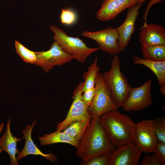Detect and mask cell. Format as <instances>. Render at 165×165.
I'll use <instances>...</instances> for the list:
<instances>
[{"instance_id":"6da1fadb","label":"cell","mask_w":165,"mask_h":165,"mask_svg":"<svg viewBox=\"0 0 165 165\" xmlns=\"http://www.w3.org/2000/svg\"><path fill=\"white\" fill-rule=\"evenodd\" d=\"M100 117L93 116L77 148L76 155L82 160L97 156L109 155L116 148L101 125Z\"/></svg>"},{"instance_id":"7a4b0ae2","label":"cell","mask_w":165,"mask_h":165,"mask_svg":"<svg viewBox=\"0 0 165 165\" xmlns=\"http://www.w3.org/2000/svg\"><path fill=\"white\" fill-rule=\"evenodd\" d=\"M99 122L111 142L116 147L133 141L136 123L118 109L102 114L99 117Z\"/></svg>"},{"instance_id":"3957f363","label":"cell","mask_w":165,"mask_h":165,"mask_svg":"<svg viewBox=\"0 0 165 165\" xmlns=\"http://www.w3.org/2000/svg\"><path fill=\"white\" fill-rule=\"evenodd\" d=\"M102 75L114 103L118 108L122 107L131 87L121 71L120 59L117 55H115L111 61L110 69L102 74Z\"/></svg>"},{"instance_id":"277c9868","label":"cell","mask_w":165,"mask_h":165,"mask_svg":"<svg viewBox=\"0 0 165 165\" xmlns=\"http://www.w3.org/2000/svg\"><path fill=\"white\" fill-rule=\"evenodd\" d=\"M50 29L54 34L55 41L66 54L80 63H84L87 57L99 48H90L79 38L69 36L61 29L51 25Z\"/></svg>"},{"instance_id":"5b68a950","label":"cell","mask_w":165,"mask_h":165,"mask_svg":"<svg viewBox=\"0 0 165 165\" xmlns=\"http://www.w3.org/2000/svg\"><path fill=\"white\" fill-rule=\"evenodd\" d=\"M94 86V96L88 108L92 117H100L109 111L118 109L112 100L108 87L104 80L102 73L100 72L97 75Z\"/></svg>"},{"instance_id":"8992f818","label":"cell","mask_w":165,"mask_h":165,"mask_svg":"<svg viewBox=\"0 0 165 165\" xmlns=\"http://www.w3.org/2000/svg\"><path fill=\"white\" fill-rule=\"evenodd\" d=\"M84 82L79 83L75 89L72 95L73 99L65 119L57 123V130L62 131L71 123L75 121H90L92 116L89 113L88 107L82 100L81 95Z\"/></svg>"},{"instance_id":"52a82bcc","label":"cell","mask_w":165,"mask_h":165,"mask_svg":"<svg viewBox=\"0 0 165 165\" xmlns=\"http://www.w3.org/2000/svg\"><path fill=\"white\" fill-rule=\"evenodd\" d=\"M37 61L35 64L48 72L55 66H61L73 59L65 53L55 41L48 50L36 52Z\"/></svg>"},{"instance_id":"ba28073f","label":"cell","mask_w":165,"mask_h":165,"mask_svg":"<svg viewBox=\"0 0 165 165\" xmlns=\"http://www.w3.org/2000/svg\"><path fill=\"white\" fill-rule=\"evenodd\" d=\"M152 80L137 87H131L129 94L122 107L127 111H139L151 105L152 100L151 87Z\"/></svg>"},{"instance_id":"9c48e42d","label":"cell","mask_w":165,"mask_h":165,"mask_svg":"<svg viewBox=\"0 0 165 165\" xmlns=\"http://www.w3.org/2000/svg\"><path fill=\"white\" fill-rule=\"evenodd\" d=\"M82 35L96 41L98 44L99 49L111 55H117L121 52L117 44L118 35L116 28L110 27L94 32L85 30Z\"/></svg>"},{"instance_id":"30bf717a","label":"cell","mask_w":165,"mask_h":165,"mask_svg":"<svg viewBox=\"0 0 165 165\" xmlns=\"http://www.w3.org/2000/svg\"><path fill=\"white\" fill-rule=\"evenodd\" d=\"M154 129V120L143 119L136 124L133 142L146 153L154 152L158 141Z\"/></svg>"},{"instance_id":"8fae6325","label":"cell","mask_w":165,"mask_h":165,"mask_svg":"<svg viewBox=\"0 0 165 165\" xmlns=\"http://www.w3.org/2000/svg\"><path fill=\"white\" fill-rule=\"evenodd\" d=\"M143 150L133 142L123 145L109 155L108 165H138Z\"/></svg>"},{"instance_id":"7c38bea8","label":"cell","mask_w":165,"mask_h":165,"mask_svg":"<svg viewBox=\"0 0 165 165\" xmlns=\"http://www.w3.org/2000/svg\"><path fill=\"white\" fill-rule=\"evenodd\" d=\"M142 5L138 4L129 9L124 21L116 28L118 35L117 44L121 52L124 51L128 46L135 31V22L139 14V10Z\"/></svg>"},{"instance_id":"4fadbf2b","label":"cell","mask_w":165,"mask_h":165,"mask_svg":"<svg viewBox=\"0 0 165 165\" xmlns=\"http://www.w3.org/2000/svg\"><path fill=\"white\" fill-rule=\"evenodd\" d=\"M140 0H104L96 17L101 21H107L115 18L120 13L130 9L138 4Z\"/></svg>"},{"instance_id":"5bb4252c","label":"cell","mask_w":165,"mask_h":165,"mask_svg":"<svg viewBox=\"0 0 165 165\" xmlns=\"http://www.w3.org/2000/svg\"><path fill=\"white\" fill-rule=\"evenodd\" d=\"M139 40L142 45L165 46V29L159 24L144 22L140 28Z\"/></svg>"},{"instance_id":"9a60e30c","label":"cell","mask_w":165,"mask_h":165,"mask_svg":"<svg viewBox=\"0 0 165 165\" xmlns=\"http://www.w3.org/2000/svg\"><path fill=\"white\" fill-rule=\"evenodd\" d=\"M36 123V120L34 121L31 125H26L25 129L21 130L23 134L22 138L25 140V143L23 149L17 154V160H20L29 155H40L54 163H56L58 161L56 155L52 153L49 154L43 153L34 143L31 138L32 130Z\"/></svg>"},{"instance_id":"2e32d148","label":"cell","mask_w":165,"mask_h":165,"mask_svg":"<svg viewBox=\"0 0 165 165\" xmlns=\"http://www.w3.org/2000/svg\"><path fill=\"white\" fill-rule=\"evenodd\" d=\"M10 125L11 119L9 118L6 124V130L0 138V147L9 155L10 165H18L19 164L16 155L20 152L17 148V144L21 141L22 138H18L13 135L10 130Z\"/></svg>"},{"instance_id":"e0dca14e","label":"cell","mask_w":165,"mask_h":165,"mask_svg":"<svg viewBox=\"0 0 165 165\" xmlns=\"http://www.w3.org/2000/svg\"><path fill=\"white\" fill-rule=\"evenodd\" d=\"M40 144L42 145H46L59 143L69 144L78 148L79 142L72 138L67 133L62 131H56L48 134H45L38 138Z\"/></svg>"},{"instance_id":"ac0fdd59","label":"cell","mask_w":165,"mask_h":165,"mask_svg":"<svg viewBox=\"0 0 165 165\" xmlns=\"http://www.w3.org/2000/svg\"><path fill=\"white\" fill-rule=\"evenodd\" d=\"M133 58L134 64L144 65L152 71L158 79L160 86L165 84V60L152 61L141 58L137 56L133 57Z\"/></svg>"},{"instance_id":"d6986e66","label":"cell","mask_w":165,"mask_h":165,"mask_svg":"<svg viewBox=\"0 0 165 165\" xmlns=\"http://www.w3.org/2000/svg\"><path fill=\"white\" fill-rule=\"evenodd\" d=\"M141 51L144 59L150 61L165 60V46L142 45Z\"/></svg>"},{"instance_id":"ffe728a7","label":"cell","mask_w":165,"mask_h":165,"mask_svg":"<svg viewBox=\"0 0 165 165\" xmlns=\"http://www.w3.org/2000/svg\"><path fill=\"white\" fill-rule=\"evenodd\" d=\"M97 62L98 58L96 57L94 62L88 68V70L83 75L84 81L82 93L94 86L97 75L101 70L100 68L97 65Z\"/></svg>"},{"instance_id":"44dd1931","label":"cell","mask_w":165,"mask_h":165,"mask_svg":"<svg viewBox=\"0 0 165 165\" xmlns=\"http://www.w3.org/2000/svg\"><path fill=\"white\" fill-rule=\"evenodd\" d=\"M90 121H77L70 124L63 130L79 142Z\"/></svg>"},{"instance_id":"7402d4cb","label":"cell","mask_w":165,"mask_h":165,"mask_svg":"<svg viewBox=\"0 0 165 165\" xmlns=\"http://www.w3.org/2000/svg\"><path fill=\"white\" fill-rule=\"evenodd\" d=\"M15 46L17 53L24 62L35 64L37 61L36 52L29 50L17 40L15 41Z\"/></svg>"},{"instance_id":"603a6c76","label":"cell","mask_w":165,"mask_h":165,"mask_svg":"<svg viewBox=\"0 0 165 165\" xmlns=\"http://www.w3.org/2000/svg\"><path fill=\"white\" fill-rule=\"evenodd\" d=\"M155 131L158 141L165 143V117H157L154 120Z\"/></svg>"},{"instance_id":"cb8c5ba5","label":"cell","mask_w":165,"mask_h":165,"mask_svg":"<svg viewBox=\"0 0 165 165\" xmlns=\"http://www.w3.org/2000/svg\"><path fill=\"white\" fill-rule=\"evenodd\" d=\"M109 155L97 156L85 160H82V165H108Z\"/></svg>"},{"instance_id":"d4e9b609","label":"cell","mask_w":165,"mask_h":165,"mask_svg":"<svg viewBox=\"0 0 165 165\" xmlns=\"http://www.w3.org/2000/svg\"><path fill=\"white\" fill-rule=\"evenodd\" d=\"M60 18L62 24L69 25L75 22L76 16L73 10L69 9H64L61 10Z\"/></svg>"},{"instance_id":"484cf974","label":"cell","mask_w":165,"mask_h":165,"mask_svg":"<svg viewBox=\"0 0 165 165\" xmlns=\"http://www.w3.org/2000/svg\"><path fill=\"white\" fill-rule=\"evenodd\" d=\"M164 163L161 161L154 153L151 156L146 154L141 163V165H164Z\"/></svg>"},{"instance_id":"4316f807","label":"cell","mask_w":165,"mask_h":165,"mask_svg":"<svg viewBox=\"0 0 165 165\" xmlns=\"http://www.w3.org/2000/svg\"><path fill=\"white\" fill-rule=\"evenodd\" d=\"M154 152L161 161L165 163V143L158 141Z\"/></svg>"},{"instance_id":"83f0119b","label":"cell","mask_w":165,"mask_h":165,"mask_svg":"<svg viewBox=\"0 0 165 165\" xmlns=\"http://www.w3.org/2000/svg\"><path fill=\"white\" fill-rule=\"evenodd\" d=\"M95 92V86L88 89L82 93L81 98L82 101L88 106L90 104L94 98Z\"/></svg>"},{"instance_id":"f1b7e54d","label":"cell","mask_w":165,"mask_h":165,"mask_svg":"<svg viewBox=\"0 0 165 165\" xmlns=\"http://www.w3.org/2000/svg\"><path fill=\"white\" fill-rule=\"evenodd\" d=\"M162 0H149L148 5L146 7L145 11L143 15V20H145L144 22H147V18L150 9L152 6L155 4L158 3Z\"/></svg>"},{"instance_id":"f546056e","label":"cell","mask_w":165,"mask_h":165,"mask_svg":"<svg viewBox=\"0 0 165 165\" xmlns=\"http://www.w3.org/2000/svg\"><path fill=\"white\" fill-rule=\"evenodd\" d=\"M159 90L162 94L164 96L165 95V84L160 86Z\"/></svg>"},{"instance_id":"4dcf8cb0","label":"cell","mask_w":165,"mask_h":165,"mask_svg":"<svg viewBox=\"0 0 165 165\" xmlns=\"http://www.w3.org/2000/svg\"><path fill=\"white\" fill-rule=\"evenodd\" d=\"M4 127V123H2L0 124V134L2 130ZM3 151L2 149L0 147V154L1 152Z\"/></svg>"},{"instance_id":"1f68e13d","label":"cell","mask_w":165,"mask_h":165,"mask_svg":"<svg viewBox=\"0 0 165 165\" xmlns=\"http://www.w3.org/2000/svg\"><path fill=\"white\" fill-rule=\"evenodd\" d=\"M146 0H140L139 2H138V4H142V3L146 1Z\"/></svg>"}]
</instances>
